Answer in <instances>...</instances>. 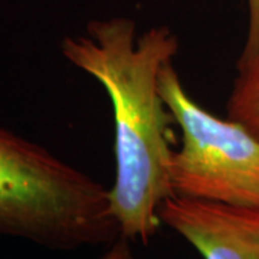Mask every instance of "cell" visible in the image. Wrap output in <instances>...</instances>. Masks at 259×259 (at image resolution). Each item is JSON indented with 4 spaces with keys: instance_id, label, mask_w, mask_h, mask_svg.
Wrapping results in <instances>:
<instances>
[{
    "instance_id": "1",
    "label": "cell",
    "mask_w": 259,
    "mask_h": 259,
    "mask_svg": "<svg viewBox=\"0 0 259 259\" xmlns=\"http://www.w3.org/2000/svg\"><path fill=\"white\" fill-rule=\"evenodd\" d=\"M179 47L166 25L137 33L127 16L91 20L85 33L65 36L59 45L65 59L93 76L111 101L115 175L110 210L121 236L144 245L160 229L161 204L175 196V120L160 94V75L175 62Z\"/></svg>"
},
{
    "instance_id": "2",
    "label": "cell",
    "mask_w": 259,
    "mask_h": 259,
    "mask_svg": "<svg viewBox=\"0 0 259 259\" xmlns=\"http://www.w3.org/2000/svg\"><path fill=\"white\" fill-rule=\"evenodd\" d=\"M0 236L75 250L108 246L121 235L107 187L0 127Z\"/></svg>"
},
{
    "instance_id": "3",
    "label": "cell",
    "mask_w": 259,
    "mask_h": 259,
    "mask_svg": "<svg viewBox=\"0 0 259 259\" xmlns=\"http://www.w3.org/2000/svg\"><path fill=\"white\" fill-rule=\"evenodd\" d=\"M160 94L182 134L170 168L173 194L259 209V139L241 122L204 110L175 62L160 75Z\"/></svg>"
},
{
    "instance_id": "4",
    "label": "cell",
    "mask_w": 259,
    "mask_h": 259,
    "mask_svg": "<svg viewBox=\"0 0 259 259\" xmlns=\"http://www.w3.org/2000/svg\"><path fill=\"white\" fill-rule=\"evenodd\" d=\"M158 216L203 259H259V209L171 196Z\"/></svg>"
},
{
    "instance_id": "5",
    "label": "cell",
    "mask_w": 259,
    "mask_h": 259,
    "mask_svg": "<svg viewBox=\"0 0 259 259\" xmlns=\"http://www.w3.org/2000/svg\"><path fill=\"white\" fill-rule=\"evenodd\" d=\"M226 114L259 139V32L242 48L226 101Z\"/></svg>"
},
{
    "instance_id": "6",
    "label": "cell",
    "mask_w": 259,
    "mask_h": 259,
    "mask_svg": "<svg viewBox=\"0 0 259 259\" xmlns=\"http://www.w3.org/2000/svg\"><path fill=\"white\" fill-rule=\"evenodd\" d=\"M100 259H137L131 248V241L120 236L118 239L105 246V252Z\"/></svg>"
},
{
    "instance_id": "7",
    "label": "cell",
    "mask_w": 259,
    "mask_h": 259,
    "mask_svg": "<svg viewBox=\"0 0 259 259\" xmlns=\"http://www.w3.org/2000/svg\"><path fill=\"white\" fill-rule=\"evenodd\" d=\"M246 3H248V33L245 42H249L259 32V0H246Z\"/></svg>"
}]
</instances>
